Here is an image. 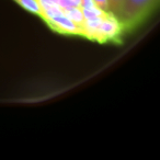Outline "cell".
Listing matches in <instances>:
<instances>
[{"label": "cell", "instance_id": "obj_1", "mask_svg": "<svg viewBox=\"0 0 160 160\" xmlns=\"http://www.w3.org/2000/svg\"><path fill=\"white\" fill-rule=\"evenodd\" d=\"M158 3L159 0H124L116 18L123 31L131 32L139 27L155 11Z\"/></svg>", "mask_w": 160, "mask_h": 160}, {"label": "cell", "instance_id": "obj_2", "mask_svg": "<svg viewBox=\"0 0 160 160\" xmlns=\"http://www.w3.org/2000/svg\"><path fill=\"white\" fill-rule=\"evenodd\" d=\"M124 33L118 20L110 12H107L101 18L100 23L97 29L91 34L89 40L96 41L99 43L107 42H118Z\"/></svg>", "mask_w": 160, "mask_h": 160}, {"label": "cell", "instance_id": "obj_3", "mask_svg": "<svg viewBox=\"0 0 160 160\" xmlns=\"http://www.w3.org/2000/svg\"><path fill=\"white\" fill-rule=\"evenodd\" d=\"M43 20L53 31L57 33L65 34V35H80L81 33L80 28L69 18H67L62 13V11L52 17L44 18Z\"/></svg>", "mask_w": 160, "mask_h": 160}, {"label": "cell", "instance_id": "obj_4", "mask_svg": "<svg viewBox=\"0 0 160 160\" xmlns=\"http://www.w3.org/2000/svg\"><path fill=\"white\" fill-rule=\"evenodd\" d=\"M62 11L67 18H69L72 22H75L80 28V30H81V27H82L83 22H85V18H83L82 11H81V9L79 7L62 8Z\"/></svg>", "mask_w": 160, "mask_h": 160}, {"label": "cell", "instance_id": "obj_5", "mask_svg": "<svg viewBox=\"0 0 160 160\" xmlns=\"http://www.w3.org/2000/svg\"><path fill=\"white\" fill-rule=\"evenodd\" d=\"M14 1L27 11L31 12L35 16H38L40 18L43 17V9L38 2V0H14Z\"/></svg>", "mask_w": 160, "mask_h": 160}, {"label": "cell", "instance_id": "obj_6", "mask_svg": "<svg viewBox=\"0 0 160 160\" xmlns=\"http://www.w3.org/2000/svg\"><path fill=\"white\" fill-rule=\"evenodd\" d=\"M80 9H81V8H80ZM81 11H82L85 20H87V19H91V18H96V17H101L104 13H107V12L103 11V10H101L100 8L97 7V6L91 7V8H85V9H81Z\"/></svg>", "mask_w": 160, "mask_h": 160}, {"label": "cell", "instance_id": "obj_7", "mask_svg": "<svg viewBox=\"0 0 160 160\" xmlns=\"http://www.w3.org/2000/svg\"><path fill=\"white\" fill-rule=\"evenodd\" d=\"M123 1H124V0H108L110 13L113 14L115 18H118V13H120L121 8H122V6H123Z\"/></svg>", "mask_w": 160, "mask_h": 160}, {"label": "cell", "instance_id": "obj_8", "mask_svg": "<svg viewBox=\"0 0 160 160\" xmlns=\"http://www.w3.org/2000/svg\"><path fill=\"white\" fill-rule=\"evenodd\" d=\"M81 0H58V5L60 8H68V7H79Z\"/></svg>", "mask_w": 160, "mask_h": 160}, {"label": "cell", "instance_id": "obj_9", "mask_svg": "<svg viewBox=\"0 0 160 160\" xmlns=\"http://www.w3.org/2000/svg\"><path fill=\"white\" fill-rule=\"evenodd\" d=\"M93 2H94V5L100 8L101 10H103V11H105V12H110L108 0H93Z\"/></svg>", "mask_w": 160, "mask_h": 160}]
</instances>
